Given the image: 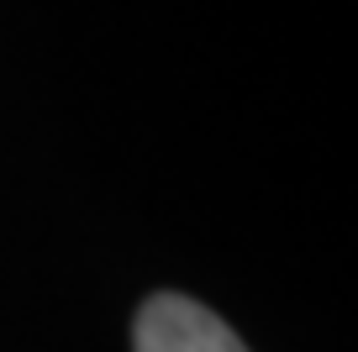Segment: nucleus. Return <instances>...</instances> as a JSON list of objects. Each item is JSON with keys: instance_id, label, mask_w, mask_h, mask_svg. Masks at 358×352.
<instances>
[{"instance_id": "nucleus-1", "label": "nucleus", "mask_w": 358, "mask_h": 352, "mask_svg": "<svg viewBox=\"0 0 358 352\" xmlns=\"http://www.w3.org/2000/svg\"><path fill=\"white\" fill-rule=\"evenodd\" d=\"M132 347L137 352H248L243 342H237V331L190 295L143 300Z\"/></svg>"}]
</instances>
